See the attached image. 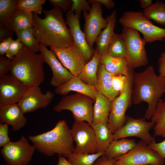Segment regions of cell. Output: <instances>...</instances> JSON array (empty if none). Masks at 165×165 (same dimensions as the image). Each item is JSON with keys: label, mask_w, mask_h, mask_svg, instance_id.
Returning a JSON list of instances; mask_svg holds the SVG:
<instances>
[{"label": "cell", "mask_w": 165, "mask_h": 165, "mask_svg": "<svg viewBox=\"0 0 165 165\" xmlns=\"http://www.w3.org/2000/svg\"><path fill=\"white\" fill-rule=\"evenodd\" d=\"M44 18L32 13L31 28L39 43L46 47L65 48L74 45L70 30L63 16L62 11L54 7L44 10Z\"/></svg>", "instance_id": "1"}, {"label": "cell", "mask_w": 165, "mask_h": 165, "mask_svg": "<svg viewBox=\"0 0 165 165\" xmlns=\"http://www.w3.org/2000/svg\"><path fill=\"white\" fill-rule=\"evenodd\" d=\"M132 101L134 105L144 101L148 107L144 118L151 119L159 100L165 93V77L156 75L153 67L148 66L141 72L134 71Z\"/></svg>", "instance_id": "2"}, {"label": "cell", "mask_w": 165, "mask_h": 165, "mask_svg": "<svg viewBox=\"0 0 165 165\" xmlns=\"http://www.w3.org/2000/svg\"><path fill=\"white\" fill-rule=\"evenodd\" d=\"M28 138L36 149L47 156L57 154L67 158L75 148L71 129L63 119L57 122L51 130Z\"/></svg>", "instance_id": "3"}, {"label": "cell", "mask_w": 165, "mask_h": 165, "mask_svg": "<svg viewBox=\"0 0 165 165\" xmlns=\"http://www.w3.org/2000/svg\"><path fill=\"white\" fill-rule=\"evenodd\" d=\"M44 63L40 54L24 47L11 61L9 73L28 88L39 86L44 79Z\"/></svg>", "instance_id": "4"}, {"label": "cell", "mask_w": 165, "mask_h": 165, "mask_svg": "<svg viewBox=\"0 0 165 165\" xmlns=\"http://www.w3.org/2000/svg\"><path fill=\"white\" fill-rule=\"evenodd\" d=\"M119 22L123 28H132L141 32L146 42L162 41L165 38V28L153 24L145 16L143 12L125 11L119 18Z\"/></svg>", "instance_id": "5"}, {"label": "cell", "mask_w": 165, "mask_h": 165, "mask_svg": "<svg viewBox=\"0 0 165 165\" xmlns=\"http://www.w3.org/2000/svg\"><path fill=\"white\" fill-rule=\"evenodd\" d=\"M94 101L90 97L78 93L65 95L53 107V110L57 112L70 111L75 121H85L92 126Z\"/></svg>", "instance_id": "6"}, {"label": "cell", "mask_w": 165, "mask_h": 165, "mask_svg": "<svg viewBox=\"0 0 165 165\" xmlns=\"http://www.w3.org/2000/svg\"><path fill=\"white\" fill-rule=\"evenodd\" d=\"M133 72V70L130 71L123 90L112 102L108 125L113 134L122 127L126 121V112L132 102Z\"/></svg>", "instance_id": "7"}, {"label": "cell", "mask_w": 165, "mask_h": 165, "mask_svg": "<svg viewBox=\"0 0 165 165\" xmlns=\"http://www.w3.org/2000/svg\"><path fill=\"white\" fill-rule=\"evenodd\" d=\"M121 34L126 44V59L130 68L133 70L146 65L148 62L145 49L146 42L139 32L132 28H123Z\"/></svg>", "instance_id": "8"}, {"label": "cell", "mask_w": 165, "mask_h": 165, "mask_svg": "<svg viewBox=\"0 0 165 165\" xmlns=\"http://www.w3.org/2000/svg\"><path fill=\"white\" fill-rule=\"evenodd\" d=\"M115 159L113 165H163L165 160L141 141L127 153Z\"/></svg>", "instance_id": "9"}, {"label": "cell", "mask_w": 165, "mask_h": 165, "mask_svg": "<svg viewBox=\"0 0 165 165\" xmlns=\"http://www.w3.org/2000/svg\"><path fill=\"white\" fill-rule=\"evenodd\" d=\"M36 149L24 136L15 141H10L1 149L5 162L8 165H28L31 161Z\"/></svg>", "instance_id": "10"}, {"label": "cell", "mask_w": 165, "mask_h": 165, "mask_svg": "<svg viewBox=\"0 0 165 165\" xmlns=\"http://www.w3.org/2000/svg\"><path fill=\"white\" fill-rule=\"evenodd\" d=\"M71 130L73 139L76 142L73 152L93 154L97 152L95 134L92 125L85 121H74Z\"/></svg>", "instance_id": "11"}, {"label": "cell", "mask_w": 165, "mask_h": 165, "mask_svg": "<svg viewBox=\"0 0 165 165\" xmlns=\"http://www.w3.org/2000/svg\"><path fill=\"white\" fill-rule=\"evenodd\" d=\"M91 5L90 11L83 13L85 24L84 33L89 46L92 49L94 43L101 32L102 29L107 26L106 19L103 16L102 5L92 0L87 1Z\"/></svg>", "instance_id": "12"}, {"label": "cell", "mask_w": 165, "mask_h": 165, "mask_svg": "<svg viewBox=\"0 0 165 165\" xmlns=\"http://www.w3.org/2000/svg\"><path fill=\"white\" fill-rule=\"evenodd\" d=\"M154 125L151 121L148 122L144 118L134 119L127 116L125 124L113 133L114 140L135 137L148 144L155 139L149 133Z\"/></svg>", "instance_id": "13"}, {"label": "cell", "mask_w": 165, "mask_h": 165, "mask_svg": "<svg viewBox=\"0 0 165 165\" xmlns=\"http://www.w3.org/2000/svg\"><path fill=\"white\" fill-rule=\"evenodd\" d=\"M28 88L10 74L0 77V106L18 104Z\"/></svg>", "instance_id": "14"}, {"label": "cell", "mask_w": 165, "mask_h": 165, "mask_svg": "<svg viewBox=\"0 0 165 165\" xmlns=\"http://www.w3.org/2000/svg\"><path fill=\"white\" fill-rule=\"evenodd\" d=\"M39 51L44 63L49 66L52 71V76L50 82L51 86L56 88L60 86L73 77L74 75L58 59L52 50L40 44Z\"/></svg>", "instance_id": "15"}, {"label": "cell", "mask_w": 165, "mask_h": 165, "mask_svg": "<svg viewBox=\"0 0 165 165\" xmlns=\"http://www.w3.org/2000/svg\"><path fill=\"white\" fill-rule=\"evenodd\" d=\"M54 96L50 91L43 93L39 86L28 88L18 104L23 113L32 112L36 110L47 107Z\"/></svg>", "instance_id": "16"}, {"label": "cell", "mask_w": 165, "mask_h": 165, "mask_svg": "<svg viewBox=\"0 0 165 165\" xmlns=\"http://www.w3.org/2000/svg\"><path fill=\"white\" fill-rule=\"evenodd\" d=\"M50 48L62 65L74 76H78L86 62L80 50L74 45L65 48Z\"/></svg>", "instance_id": "17"}, {"label": "cell", "mask_w": 165, "mask_h": 165, "mask_svg": "<svg viewBox=\"0 0 165 165\" xmlns=\"http://www.w3.org/2000/svg\"><path fill=\"white\" fill-rule=\"evenodd\" d=\"M79 19L73 12L68 11L66 13V21L69 28L74 45L80 50L87 61L92 59L94 51L87 43L85 34L80 28Z\"/></svg>", "instance_id": "18"}, {"label": "cell", "mask_w": 165, "mask_h": 165, "mask_svg": "<svg viewBox=\"0 0 165 165\" xmlns=\"http://www.w3.org/2000/svg\"><path fill=\"white\" fill-rule=\"evenodd\" d=\"M18 104L0 106V123L11 125L16 132L26 124L27 119Z\"/></svg>", "instance_id": "19"}, {"label": "cell", "mask_w": 165, "mask_h": 165, "mask_svg": "<svg viewBox=\"0 0 165 165\" xmlns=\"http://www.w3.org/2000/svg\"><path fill=\"white\" fill-rule=\"evenodd\" d=\"M71 91L87 96L94 101L97 93L95 86L85 83L77 76H74L67 83L56 87L55 90L56 94L63 96L66 95Z\"/></svg>", "instance_id": "20"}, {"label": "cell", "mask_w": 165, "mask_h": 165, "mask_svg": "<svg viewBox=\"0 0 165 165\" xmlns=\"http://www.w3.org/2000/svg\"><path fill=\"white\" fill-rule=\"evenodd\" d=\"M116 11L114 10L106 19L107 21L106 27L98 35L96 42V50L102 56L107 54L108 46L115 33L114 29L116 26Z\"/></svg>", "instance_id": "21"}, {"label": "cell", "mask_w": 165, "mask_h": 165, "mask_svg": "<svg viewBox=\"0 0 165 165\" xmlns=\"http://www.w3.org/2000/svg\"><path fill=\"white\" fill-rule=\"evenodd\" d=\"M97 81L95 85L97 91L112 101L118 95L113 90L112 82V75L108 72L103 65L100 63L98 68Z\"/></svg>", "instance_id": "22"}, {"label": "cell", "mask_w": 165, "mask_h": 165, "mask_svg": "<svg viewBox=\"0 0 165 165\" xmlns=\"http://www.w3.org/2000/svg\"><path fill=\"white\" fill-rule=\"evenodd\" d=\"M100 64L112 75L128 76L132 70L129 67L126 58L116 57L107 54L101 56Z\"/></svg>", "instance_id": "23"}, {"label": "cell", "mask_w": 165, "mask_h": 165, "mask_svg": "<svg viewBox=\"0 0 165 165\" xmlns=\"http://www.w3.org/2000/svg\"><path fill=\"white\" fill-rule=\"evenodd\" d=\"M112 102L97 92L93 107L92 125L101 122L108 123Z\"/></svg>", "instance_id": "24"}, {"label": "cell", "mask_w": 165, "mask_h": 165, "mask_svg": "<svg viewBox=\"0 0 165 165\" xmlns=\"http://www.w3.org/2000/svg\"><path fill=\"white\" fill-rule=\"evenodd\" d=\"M92 126L94 130L97 146V152L105 153L114 140L113 134L110 130L108 123L99 122Z\"/></svg>", "instance_id": "25"}, {"label": "cell", "mask_w": 165, "mask_h": 165, "mask_svg": "<svg viewBox=\"0 0 165 165\" xmlns=\"http://www.w3.org/2000/svg\"><path fill=\"white\" fill-rule=\"evenodd\" d=\"M101 56L98 52L95 50L92 59L84 65L78 76L83 82L88 85L95 86Z\"/></svg>", "instance_id": "26"}, {"label": "cell", "mask_w": 165, "mask_h": 165, "mask_svg": "<svg viewBox=\"0 0 165 165\" xmlns=\"http://www.w3.org/2000/svg\"><path fill=\"white\" fill-rule=\"evenodd\" d=\"M137 143L134 139L123 138L114 140L110 144L104 155L110 159H115L132 149Z\"/></svg>", "instance_id": "27"}, {"label": "cell", "mask_w": 165, "mask_h": 165, "mask_svg": "<svg viewBox=\"0 0 165 165\" xmlns=\"http://www.w3.org/2000/svg\"><path fill=\"white\" fill-rule=\"evenodd\" d=\"M33 22L32 13L17 9L11 17L7 28L14 32L31 28Z\"/></svg>", "instance_id": "28"}, {"label": "cell", "mask_w": 165, "mask_h": 165, "mask_svg": "<svg viewBox=\"0 0 165 165\" xmlns=\"http://www.w3.org/2000/svg\"><path fill=\"white\" fill-rule=\"evenodd\" d=\"M154 124L153 129L155 135L165 137V97L160 99L151 118Z\"/></svg>", "instance_id": "29"}, {"label": "cell", "mask_w": 165, "mask_h": 165, "mask_svg": "<svg viewBox=\"0 0 165 165\" xmlns=\"http://www.w3.org/2000/svg\"><path fill=\"white\" fill-rule=\"evenodd\" d=\"M144 15L149 20L165 26V4L160 1H156L150 6L143 10Z\"/></svg>", "instance_id": "30"}, {"label": "cell", "mask_w": 165, "mask_h": 165, "mask_svg": "<svg viewBox=\"0 0 165 165\" xmlns=\"http://www.w3.org/2000/svg\"><path fill=\"white\" fill-rule=\"evenodd\" d=\"M127 53L125 41L121 34H115L108 48L107 53L111 56L126 58Z\"/></svg>", "instance_id": "31"}, {"label": "cell", "mask_w": 165, "mask_h": 165, "mask_svg": "<svg viewBox=\"0 0 165 165\" xmlns=\"http://www.w3.org/2000/svg\"><path fill=\"white\" fill-rule=\"evenodd\" d=\"M24 47L37 53L39 51L40 44L35 37L31 28H28L15 33Z\"/></svg>", "instance_id": "32"}, {"label": "cell", "mask_w": 165, "mask_h": 165, "mask_svg": "<svg viewBox=\"0 0 165 165\" xmlns=\"http://www.w3.org/2000/svg\"><path fill=\"white\" fill-rule=\"evenodd\" d=\"M18 1L0 0V27H7L11 17L17 9Z\"/></svg>", "instance_id": "33"}, {"label": "cell", "mask_w": 165, "mask_h": 165, "mask_svg": "<svg viewBox=\"0 0 165 165\" xmlns=\"http://www.w3.org/2000/svg\"><path fill=\"white\" fill-rule=\"evenodd\" d=\"M105 153L97 152L93 154L72 152L67 158L73 165H93L95 162Z\"/></svg>", "instance_id": "34"}, {"label": "cell", "mask_w": 165, "mask_h": 165, "mask_svg": "<svg viewBox=\"0 0 165 165\" xmlns=\"http://www.w3.org/2000/svg\"><path fill=\"white\" fill-rule=\"evenodd\" d=\"M46 2V0H18L17 8L28 13L40 14L42 6Z\"/></svg>", "instance_id": "35"}, {"label": "cell", "mask_w": 165, "mask_h": 165, "mask_svg": "<svg viewBox=\"0 0 165 165\" xmlns=\"http://www.w3.org/2000/svg\"><path fill=\"white\" fill-rule=\"evenodd\" d=\"M72 4L70 11L74 13L80 18L81 16V13L89 12L91 6L88 1L86 0H72Z\"/></svg>", "instance_id": "36"}, {"label": "cell", "mask_w": 165, "mask_h": 165, "mask_svg": "<svg viewBox=\"0 0 165 165\" xmlns=\"http://www.w3.org/2000/svg\"><path fill=\"white\" fill-rule=\"evenodd\" d=\"M129 75L126 76L122 75H112V87L118 95L123 90L127 81Z\"/></svg>", "instance_id": "37"}, {"label": "cell", "mask_w": 165, "mask_h": 165, "mask_svg": "<svg viewBox=\"0 0 165 165\" xmlns=\"http://www.w3.org/2000/svg\"><path fill=\"white\" fill-rule=\"evenodd\" d=\"M23 47L24 46L19 38H17L16 40L13 39L6 54V57L13 60Z\"/></svg>", "instance_id": "38"}, {"label": "cell", "mask_w": 165, "mask_h": 165, "mask_svg": "<svg viewBox=\"0 0 165 165\" xmlns=\"http://www.w3.org/2000/svg\"><path fill=\"white\" fill-rule=\"evenodd\" d=\"M9 125L0 123V147H3L10 141L9 136Z\"/></svg>", "instance_id": "39"}, {"label": "cell", "mask_w": 165, "mask_h": 165, "mask_svg": "<svg viewBox=\"0 0 165 165\" xmlns=\"http://www.w3.org/2000/svg\"><path fill=\"white\" fill-rule=\"evenodd\" d=\"M50 4L54 7H57L64 12L70 11L71 9L72 0H50Z\"/></svg>", "instance_id": "40"}, {"label": "cell", "mask_w": 165, "mask_h": 165, "mask_svg": "<svg viewBox=\"0 0 165 165\" xmlns=\"http://www.w3.org/2000/svg\"><path fill=\"white\" fill-rule=\"evenodd\" d=\"M151 149L156 152L162 157L165 159V140L159 143H156L154 139L148 144Z\"/></svg>", "instance_id": "41"}, {"label": "cell", "mask_w": 165, "mask_h": 165, "mask_svg": "<svg viewBox=\"0 0 165 165\" xmlns=\"http://www.w3.org/2000/svg\"><path fill=\"white\" fill-rule=\"evenodd\" d=\"M12 60L0 55V77L7 74Z\"/></svg>", "instance_id": "42"}, {"label": "cell", "mask_w": 165, "mask_h": 165, "mask_svg": "<svg viewBox=\"0 0 165 165\" xmlns=\"http://www.w3.org/2000/svg\"><path fill=\"white\" fill-rule=\"evenodd\" d=\"M159 76L165 77V52L162 53L158 59Z\"/></svg>", "instance_id": "43"}, {"label": "cell", "mask_w": 165, "mask_h": 165, "mask_svg": "<svg viewBox=\"0 0 165 165\" xmlns=\"http://www.w3.org/2000/svg\"><path fill=\"white\" fill-rule=\"evenodd\" d=\"M13 39L11 37L8 38L3 40L0 43V54L3 56L7 53L10 44Z\"/></svg>", "instance_id": "44"}, {"label": "cell", "mask_w": 165, "mask_h": 165, "mask_svg": "<svg viewBox=\"0 0 165 165\" xmlns=\"http://www.w3.org/2000/svg\"><path fill=\"white\" fill-rule=\"evenodd\" d=\"M115 159H110L103 155L99 158L93 165H113Z\"/></svg>", "instance_id": "45"}, {"label": "cell", "mask_w": 165, "mask_h": 165, "mask_svg": "<svg viewBox=\"0 0 165 165\" xmlns=\"http://www.w3.org/2000/svg\"><path fill=\"white\" fill-rule=\"evenodd\" d=\"M13 32L9 28L0 27V42L8 38L11 37Z\"/></svg>", "instance_id": "46"}, {"label": "cell", "mask_w": 165, "mask_h": 165, "mask_svg": "<svg viewBox=\"0 0 165 165\" xmlns=\"http://www.w3.org/2000/svg\"><path fill=\"white\" fill-rule=\"evenodd\" d=\"M94 2L103 5L106 8L112 9L115 7V2L112 0H92Z\"/></svg>", "instance_id": "47"}, {"label": "cell", "mask_w": 165, "mask_h": 165, "mask_svg": "<svg viewBox=\"0 0 165 165\" xmlns=\"http://www.w3.org/2000/svg\"><path fill=\"white\" fill-rule=\"evenodd\" d=\"M137 1L140 3V7L144 9L147 8L153 4L152 0H138Z\"/></svg>", "instance_id": "48"}, {"label": "cell", "mask_w": 165, "mask_h": 165, "mask_svg": "<svg viewBox=\"0 0 165 165\" xmlns=\"http://www.w3.org/2000/svg\"><path fill=\"white\" fill-rule=\"evenodd\" d=\"M57 165H73L69 162L65 157L59 156L57 163Z\"/></svg>", "instance_id": "49"}, {"label": "cell", "mask_w": 165, "mask_h": 165, "mask_svg": "<svg viewBox=\"0 0 165 165\" xmlns=\"http://www.w3.org/2000/svg\"><path fill=\"white\" fill-rule=\"evenodd\" d=\"M163 40L165 41V38H164Z\"/></svg>", "instance_id": "50"}, {"label": "cell", "mask_w": 165, "mask_h": 165, "mask_svg": "<svg viewBox=\"0 0 165 165\" xmlns=\"http://www.w3.org/2000/svg\"><path fill=\"white\" fill-rule=\"evenodd\" d=\"M164 3L165 4V2H164Z\"/></svg>", "instance_id": "51"}, {"label": "cell", "mask_w": 165, "mask_h": 165, "mask_svg": "<svg viewBox=\"0 0 165 165\" xmlns=\"http://www.w3.org/2000/svg\"></svg>", "instance_id": "52"}]
</instances>
